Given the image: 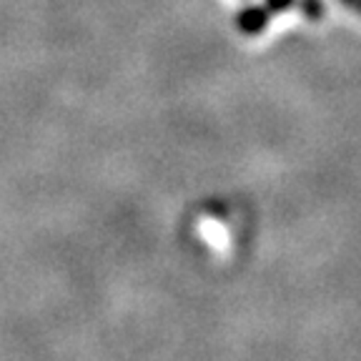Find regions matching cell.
<instances>
[{"instance_id": "1", "label": "cell", "mask_w": 361, "mask_h": 361, "mask_svg": "<svg viewBox=\"0 0 361 361\" xmlns=\"http://www.w3.org/2000/svg\"><path fill=\"white\" fill-rule=\"evenodd\" d=\"M269 20H271V13L269 8H261V6H246L233 16V25L236 30H241L243 35H259L269 28Z\"/></svg>"}, {"instance_id": "2", "label": "cell", "mask_w": 361, "mask_h": 361, "mask_svg": "<svg viewBox=\"0 0 361 361\" xmlns=\"http://www.w3.org/2000/svg\"><path fill=\"white\" fill-rule=\"evenodd\" d=\"M299 8L306 20H311V23L322 20V18L326 16V3H324V0H299Z\"/></svg>"}, {"instance_id": "3", "label": "cell", "mask_w": 361, "mask_h": 361, "mask_svg": "<svg viewBox=\"0 0 361 361\" xmlns=\"http://www.w3.org/2000/svg\"><path fill=\"white\" fill-rule=\"evenodd\" d=\"M296 6V0H266V8L269 13H286Z\"/></svg>"}, {"instance_id": "4", "label": "cell", "mask_w": 361, "mask_h": 361, "mask_svg": "<svg viewBox=\"0 0 361 361\" xmlns=\"http://www.w3.org/2000/svg\"><path fill=\"white\" fill-rule=\"evenodd\" d=\"M351 11L361 13V0H354V6H351Z\"/></svg>"}, {"instance_id": "5", "label": "cell", "mask_w": 361, "mask_h": 361, "mask_svg": "<svg viewBox=\"0 0 361 361\" xmlns=\"http://www.w3.org/2000/svg\"><path fill=\"white\" fill-rule=\"evenodd\" d=\"M338 3H341V6H346V8L354 6V0H338Z\"/></svg>"}]
</instances>
